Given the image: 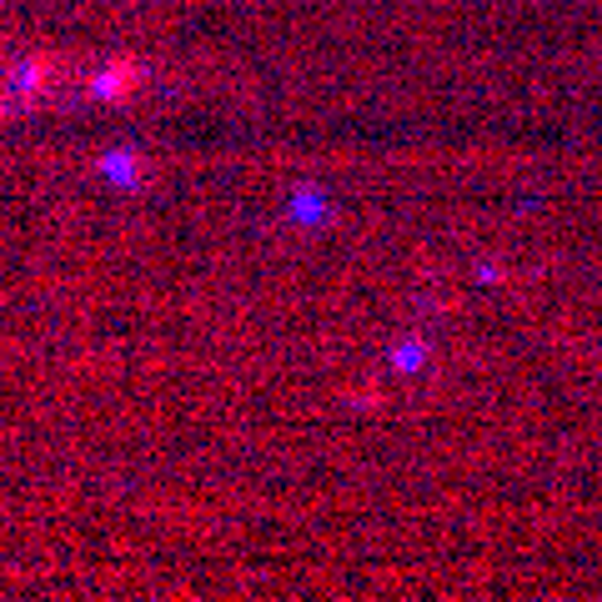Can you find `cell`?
I'll use <instances>...</instances> for the list:
<instances>
[{
	"label": "cell",
	"mask_w": 602,
	"mask_h": 602,
	"mask_svg": "<svg viewBox=\"0 0 602 602\" xmlns=\"http://www.w3.org/2000/svg\"><path fill=\"white\" fill-rule=\"evenodd\" d=\"M136 86H141V66H136L131 56H116L111 66H101V71H96L91 96H96V101H126Z\"/></svg>",
	"instance_id": "1"
},
{
	"label": "cell",
	"mask_w": 602,
	"mask_h": 602,
	"mask_svg": "<svg viewBox=\"0 0 602 602\" xmlns=\"http://www.w3.org/2000/svg\"><path fill=\"white\" fill-rule=\"evenodd\" d=\"M51 81V61L46 56H36V61H26L16 76H11V86H16V96H36L41 86Z\"/></svg>",
	"instance_id": "3"
},
{
	"label": "cell",
	"mask_w": 602,
	"mask_h": 602,
	"mask_svg": "<svg viewBox=\"0 0 602 602\" xmlns=\"http://www.w3.org/2000/svg\"><path fill=\"white\" fill-rule=\"evenodd\" d=\"M101 176L116 181V186H136L146 176V161H141V151H106L101 156Z\"/></svg>",
	"instance_id": "2"
},
{
	"label": "cell",
	"mask_w": 602,
	"mask_h": 602,
	"mask_svg": "<svg viewBox=\"0 0 602 602\" xmlns=\"http://www.w3.org/2000/svg\"><path fill=\"white\" fill-rule=\"evenodd\" d=\"M291 211H296L301 221H312V216L322 211V201H317V196H296V201H291Z\"/></svg>",
	"instance_id": "4"
}]
</instances>
